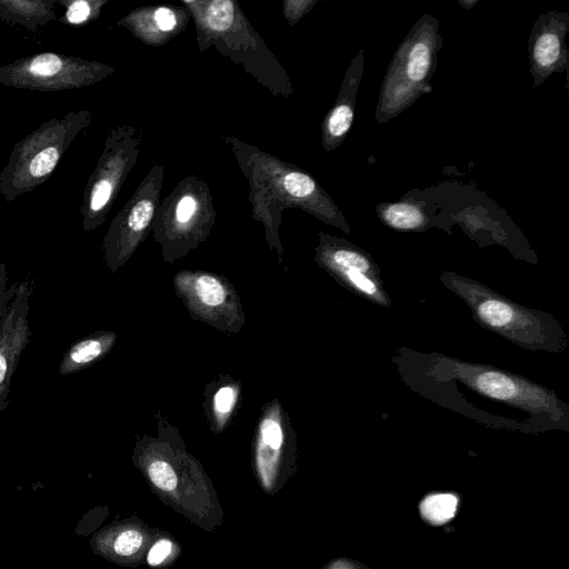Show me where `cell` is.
<instances>
[{
	"instance_id": "cell-1",
	"label": "cell",
	"mask_w": 569,
	"mask_h": 569,
	"mask_svg": "<svg viewBox=\"0 0 569 569\" xmlns=\"http://www.w3.org/2000/svg\"><path fill=\"white\" fill-rule=\"evenodd\" d=\"M441 46L438 20L423 14L397 48L382 79L375 111L378 123L397 117L432 90L430 80Z\"/></svg>"
},
{
	"instance_id": "cell-2",
	"label": "cell",
	"mask_w": 569,
	"mask_h": 569,
	"mask_svg": "<svg viewBox=\"0 0 569 569\" xmlns=\"http://www.w3.org/2000/svg\"><path fill=\"white\" fill-rule=\"evenodd\" d=\"M176 295L193 320L224 333H238L246 321L241 300L228 279L204 271H180L173 277Z\"/></svg>"
},
{
	"instance_id": "cell-3",
	"label": "cell",
	"mask_w": 569,
	"mask_h": 569,
	"mask_svg": "<svg viewBox=\"0 0 569 569\" xmlns=\"http://www.w3.org/2000/svg\"><path fill=\"white\" fill-rule=\"evenodd\" d=\"M446 280L469 303L482 325L517 343L545 348L541 317L472 281L453 274Z\"/></svg>"
},
{
	"instance_id": "cell-4",
	"label": "cell",
	"mask_w": 569,
	"mask_h": 569,
	"mask_svg": "<svg viewBox=\"0 0 569 569\" xmlns=\"http://www.w3.org/2000/svg\"><path fill=\"white\" fill-rule=\"evenodd\" d=\"M33 291L34 279L27 277L19 281L0 318V412L10 406L11 381L32 337L29 310Z\"/></svg>"
},
{
	"instance_id": "cell-5",
	"label": "cell",
	"mask_w": 569,
	"mask_h": 569,
	"mask_svg": "<svg viewBox=\"0 0 569 569\" xmlns=\"http://www.w3.org/2000/svg\"><path fill=\"white\" fill-rule=\"evenodd\" d=\"M569 13L558 10L538 17L528 39V57L533 87L543 83L552 73L567 72L569 52L566 36Z\"/></svg>"
},
{
	"instance_id": "cell-6",
	"label": "cell",
	"mask_w": 569,
	"mask_h": 569,
	"mask_svg": "<svg viewBox=\"0 0 569 569\" xmlns=\"http://www.w3.org/2000/svg\"><path fill=\"white\" fill-rule=\"evenodd\" d=\"M459 371L465 382L479 393L533 411L550 412L555 398L550 392L497 369L478 368L460 363Z\"/></svg>"
},
{
	"instance_id": "cell-7",
	"label": "cell",
	"mask_w": 569,
	"mask_h": 569,
	"mask_svg": "<svg viewBox=\"0 0 569 569\" xmlns=\"http://www.w3.org/2000/svg\"><path fill=\"white\" fill-rule=\"evenodd\" d=\"M293 436L289 413L278 399L267 402L256 430V460L261 476L267 479L276 470L283 447Z\"/></svg>"
},
{
	"instance_id": "cell-8",
	"label": "cell",
	"mask_w": 569,
	"mask_h": 569,
	"mask_svg": "<svg viewBox=\"0 0 569 569\" xmlns=\"http://www.w3.org/2000/svg\"><path fill=\"white\" fill-rule=\"evenodd\" d=\"M365 69V50L352 59L339 94V99L325 122L326 143L329 148L340 144L349 132L355 117L356 96Z\"/></svg>"
},
{
	"instance_id": "cell-9",
	"label": "cell",
	"mask_w": 569,
	"mask_h": 569,
	"mask_svg": "<svg viewBox=\"0 0 569 569\" xmlns=\"http://www.w3.org/2000/svg\"><path fill=\"white\" fill-rule=\"evenodd\" d=\"M117 333L99 330L77 340L63 353L58 367L62 376L86 370L104 358L114 347Z\"/></svg>"
},
{
	"instance_id": "cell-10",
	"label": "cell",
	"mask_w": 569,
	"mask_h": 569,
	"mask_svg": "<svg viewBox=\"0 0 569 569\" xmlns=\"http://www.w3.org/2000/svg\"><path fill=\"white\" fill-rule=\"evenodd\" d=\"M241 396L239 381L224 376L206 387L204 410L210 427L221 432L234 416Z\"/></svg>"
},
{
	"instance_id": "cell-11",
	"label": "cell",
	"mask_w": 569,
	"mask_h": 569,
	"mask_svg": "<svg viewBox=\"0 0 569 569\" xmlns=\"http://www.w3.org/2000/svg\"><path fill=\"white\" fill-rule=\"evenodd\" d=\"M319 263L333 274L341 271H358L373 276L375 264L359 248L346 242L325 244L319 252Z\"/></svg>"
},
{
	"instance_id": "cell-12",
	"label": "cell",
	"mask_w": 569,
	"mask_h": 569,
	"mask_svg": "<svg viewBox=\"0 0 569 569\" xmlns=\"http://www.w3.org/2000/svg\"><path fill=\"white\" fill-rule=\"evenodd\" d=\"M376 211L386 226L397 230H423L429 222L423 207L412 199L382 202L376 207Z\"/></svg>"
},
{
	"instance_id": "cell-13",
	"label": "cell",
	"mask_w": 569,
	"mask_h": 569,
	"mask_svg": "<svg viewBox=\"0 0 569 569\" xmlns=\"http://www.w3.org/2000/svg\"><path fill=\"white\" fill-rule=\"evenodd\" d=\"M457 499L451 495L428 497L421 505L423 516L431 522L441 523L450 519L456 511Z\"/></svg>"
},
{
	"instance_id": "cell-14",
	"label": "cell",
	"mask_w": 569,
	"mask_h": 569,
	"mask_svg": "<svg viewBox=\"0 0 569 569\" xmlns=\"http://www.w3.org/2000/svg\"><path fill=\"white\" fill-rule=\"evenodd\" d=\"M234 17L233 2L229 0H217L209 3L206 11V21L211 30H227Z\"/></svg>"
},
{
	"instance_id": "cell-15",
	"label": "cell",
	"mask_w": 569,
	"mask_h": 569,
	"mask_svg": "<svg viewBox=\"0 0 569 569\" xmlns=\"http://www.w3.org/2000/svg\"><path fill=\"white\" fill-rule=\"evenodd\" d=\"M60 151L57 147H47L40 150L28 164V172L31 178H42L48 176L59 160Z\"/></svg>"
},
{
	"instance_id": "cell-16",
	"label": "cell",
	"mask_w": 569,
	"mask_h": 569,
	"mask_svg": "<svg viewBox=\"0 0 569 569\" xmlns=\"http://www.w3.org/2000/svg\"><path fill=\"white\" fill-rule=\"evenodd\" d=\"M148 475L156 487L171 491L177 487L178 478L172 466L163 459H156L148 466Z\"/></svg>"
},
{
	"instance_id": "cell-17",
	"label": "cell",
	"mask_w": 569,
	"mask_h": 569,
	"mask_svg": "<svg viewBox=\"0 0 569 569\" xmlns=\"http://www.w3.org/2000/svg\"><path fill=\"white\" fill-rule=\"evenodd\" d=\"M154 212L153 203L148 199L138 201L129 212L127 227L130 234H139L148 228Z\"/></svg>"
},
{
	"instance_id": "cell-18",
	"label": "cell",
	"mask_w": 569,
	"mask_h": 569,
	"mask_svg": "<svg viewBox=\"0 0 569 569\" xmlns=\"http://www.w3.org/2000/svg\"><path fill=\"white\" fill-rule=\"evenodd\" d=\"M62 59L54 53H41L34 57L28 64V72L37 78H49L59 73L62 69Z\"/></svg>"
},
{
	"instance_id": "cell-19",
	"label": "cell",
	"mask_w": 569,
	"mask_h": 569,
	"mask_svg": "<svg viewBox=\"0 0 569 569\" xmlns=\"http://www.w3.org/2000/svg\"><path fill=\"white\" fill-rule=\"evenodd\" d=\"M283 187L296 198H308L317 193L315 180L298 171L290 172L283 178Z\"/></svg>"
},
{
	"instance_id": "cell-20",
	"label": "cell",
	"mask_w": 569,
	"mask_h": 569,
	"mask_svg": "<svg viewBox=\"0 0 569 569\" xmlns=\"http://www.w3.org/2000/svg\"><path fill=\"white\" fill-rule=\"evenodd\" d=\"M336 276L350 287L370 298H381L380 289L370 276L358 271H341Z\"/></svg>"
},
{
	"instance_id": "cell-21",
	"label": "cell",
	"mask_w": 569,
	"mask_h": 569,
	"mask_svg": "<svg viewBox=\"0 0 569 569\" xmlns=\"http://www.w3.org/2000/svg\"><path fill=\"white\" fill-rule=\"evenodd\" d=\"M142 543V536L137 530H127L118 535L113 549L118 555L130 556L138 551Z\"/></svg>"
},
{
	"instance_id": "cell-22",
	"label": "cell",
	"mask_w": 569,
	"mask_h": 569,
	"mask_svg": "<svg viewBox=\"0 0 569 569\" xmlns=\"http://www.w3.org/2000/svg\"><path fill=\"white\" fill-rule=\"evenodd\" d=\"M112 193V184L107 179L96 182L90 197V210L92 212L100 211L109 201Z\"/></svg>"
},
{
	"instance_id": "cell-23",
	"label": "cell",
	"mask_w": 569,
	"mask_h": 569,
	"mask_svg": "<svg viewBox=\"0 0 569 569\" xmlns=\"http://www.w3.org/2000/svg\"><path fill=\"white\" fill-rule=\"evenodd\" d=\"M17 284L18 282H13L8 288V271L6 264L0 263V318L3 316L12 300L17 290Z\"/></svg>"
},
{
	"instance_id": "cell-24",
	"label": "cell",
	"mask_w": 569,
	"mask_h": 569,
	"mask_svg": "<svg viewBox=\"0 0 569 569\" xmlns=\"http://www.w3.org/2000/svg\"><path fill=\"white\" fill-rule=\"evenodd\" d=\"M197 202L193 197L184 196L176 208V219L179 223H187L194 214Z\"/></svg>"
},
{
	"instance_id": "cell-25",
	"label": "cell",
	"mask_w": 569,
	"mask_h": 569,
	"mask_svg": "<svg viewBox=\"0 0 569 569\" xmlns=\"http://www.w3.org/2000/svg\"><path fill=\"white\" fill-rule=\"evenodd\" d=\"M171 542L169 540H160L156 542L148 553V562L151 566L161 563L171 552Z\"/></svg>"
},
{
	"instance_id": "cell-26",
	"label": "cell",
	"mask_w": 569,
	"mask_h": 569,
	"mask_svg": "<svg viewBox=\"0 0 569 569\" xmlns=\"http://www.w3.org/2000/svg\"><path fill=\"white\" fill-rule=\"evenodd\" d=\"M90 14V6L87 1H74L67 11V19L71 23H81Z\"/></svg>"
},
{
	"instance_id": "cell-27",
	"label": "cell",
	"mask_w": 569,
	"mask_h": 569,
	"mask_svg": "<svg viewBox=\"0 0 569 569\" xmlns=\"http://www.w3.org/2000/svg\"><path fill=\"white\" fill-rule=\"evenodd\" d=\"M154 20L157 22L158 28L162 31L172 30L177 22L176 14L173 13V11L164 7L159 8L154 12Z\"/></svg>"
},
{
	"instance_id": "cell-28",
	"label": "cell",
	"mask_w": 569,
	"mask_h": 569,
	"mask_svg": "<svg viewBox=\"0 0 569 569\" xmlns=\"http://www.w3.org/2000/svg\"><path fill=\"white\" fill-rule=\"evenodd\" d=\"M478 0H459L458 3L463 7V9H471Z\"/></svg>"
}]
</instances>
